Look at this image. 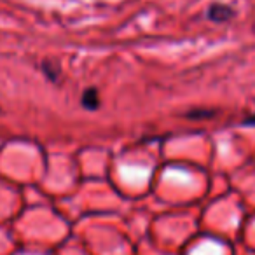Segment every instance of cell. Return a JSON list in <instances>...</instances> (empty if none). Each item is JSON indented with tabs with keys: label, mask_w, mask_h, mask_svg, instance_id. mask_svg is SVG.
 <instances>
[{
	"label": "cell",
	"mask_w": 255,
	"mask_h": 255,
	"mask_svg": "<svg viewBox=\"0 0 255 255\" xmlns=\"http://www.w3.org/2000/svg\"><path fill=\"white\" fill-rule=\"evenodd\" d=\"M82 105L89 110H95L100 107V98H98V93H96L95 88H89L84 91V95H82Z\"/></svg>",
	"instance_id": "7a4b0ae2"
},
{
	"label": "cell",
	"mask_w": 255,
	"mask_h": 255,
	"mask_svg": "<svg viewBox=\"0 0 255 255\" xmlns=\"http://www.w3.org/2000/svg\"><path fill=\"white\" fill-rule=\"evenodd\" d=\"M233 9H229L227 5H220V4H215V5H212L210 7V12H208V16H210V19H213V21H227V19H231L233 18Z\"/></svg>",
	"instance_id": "6da1fadb"
}]
</instances>
